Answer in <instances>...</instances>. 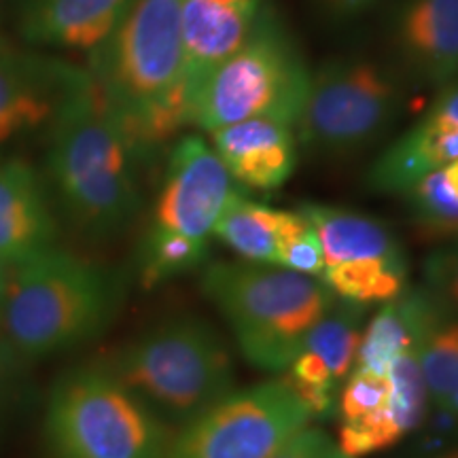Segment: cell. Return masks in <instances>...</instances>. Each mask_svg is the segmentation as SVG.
<instances>
[{"instance_id":"18","label":"cell","mask_w":458,"mask_h":458,"mask_svg":"<svg viewBox=\"0 0 458 458\" xmlns=\"http://www.w3.org/2000/svg\"><path fill=\"white\" fill-rule=\"evenodd\" d=\"M435 312L437 303L422 286H408L397 300L380 306L377 314L365 323L352 371L388 376L405 352L420 346Z\"/></svg>"},{"instance_id":"7","label":"cell","mask_w":458,"mask_h":458,"mask_svg":"<svg viewBox=\"0 0 458 458\" xmlns=\"http://www.w3.org/2000/svg\"><path fill=\"white\" fill-rule=\"evenodd\" d=\"M43 433L49 458H162L172 435L100 360L54 382Z\"/></svg>"},{"instance_id":"10","label":"cell","mask_w":458,"mask_h":458,"mask_svg":"<svg viewBox=\"0 0 458 458\" xmlns=\"http://www.w3.org/2000/svg\"><path fill=\"white\" fill-rule=\"evenodd\" d=\"M236 191L213 145L199 134L181 136L170 148L148 232L210 246L216 221Z\"/></svg>"},{"instance_id":"16","label":"cell","mask_w":458,"mask_h":458,"mask_svg":"<svg viewBox=\"0 0 458 458\" xmlns=\"http://www.w3.org/2000/svg\"><path fill=\"white\" fill-rule=\"evenodd\" d=\"M49 193L21 159L0 164V266L4 270L55 246Z\"/></svg>"},{"instance_id":"21","label":"cell","mask_w":458,"mask_h":458,"mask_svg":"<svg viewBox=\"0 0 458 458\" xmlns=\"http://www.w3.org/2000/svg\"><path fill=\"white\" fill-rule=\"evenodd\" d=\"M408 259H360L325 267L320 280L340 301L385 306L408 289Z\"/></svg>"},{"instance_id":"32","label":"cell","mask_w":458,"mask_h":458,"mask_svg":"<svg viewBox=\"0 0 458 458\" xmlns=\"http://www.w3.org/2000/svg\"><path fill=\"white\" fill-rule=\"evenodd\" d=\"M435 458H458V445H456V448L445 450L444 454H439V456H435Z\"/></svg>"},{"instance_id":"26","label":"cell","mask_w":458,"mask_h":458,"mask_svg":"<svg viewBox=\"0 0 458 458\" xmlns=\"http://www.w3.org/2000/svg\"><path fill=\"white\" fill-rule=\"evenodd\" d=\"M274 266L317 278L325 270L323 249H320L317 233L300 210H289L286 215Z\"/></svg>"},{"instance_id":"27","label":"cell","mask_w":458,"mask_h":458,"mask_svg":"<svg viewBox=\"0 0 458 458\" xmlns=\"http://www.w3.org/2000/svg\"><path fill=\"white\" fill-rule=\"evenodd\" d=\"M391 401V380L388 376H377L371 371H351L344 380L342 393L337 397V411L342 425L365 420L386 410Z\"/></svg>"},{"instance_id":"33","label":"cell","mask_w":458,"mask_h":458,"mask_svg":"<svg viewBox=\"0 0 458 458\" xmlns=\"http://www.w3.org/2000/svg\"><path fill=\"white\" fill-rule=\"evenodd\" d=\"M4 272H7V270H4V267L0 266V293H3V284H4Z\"/></svg>"},{"instance_id":"11","label":"cell","mask_w":458,"mask_h":458,"mask_svg":"<svg viewBox=\"0 0 458 458\" xmlns=\"http://www.w3.org/2000/svg\"><path fill=\"white\" fill-rule=\"evenodd\" d=\"M386 41L410 85L445 88L458 79V0H393Z\"/></svg>"},{"instance_id":"23","label":"cell","mask_w":458,"mask_h":458,"mask_svg":"<svg viewBox=\"0 0 458 458\" xmlns=\"http://www.w3.org/2000/svg\"><path fill=\"white\" fill-rule=\"evenodd\" d=\"M365 312L368 308L337 300L303 342V351L314 352L327 363L337 385H344L354 369L365 329Z\"/></svg>"},{"instance_id":"25","label":"cell","mask_w":458,"mask_h":458,"mask_svg":"<svg viewBox=\"0 0 458 458\" xmlns=\"http://www.w3.org/2000/svg\"><path fill=\"white\" fill-rule=\"evenodd\" d=\"M210 246L193 244L189 240L148 232L140 244L139 274L145 289H153L202 267L208 259Z\"/></svg>"},{"instance_id":"3","label":"cell","mask_w":458,"mask_h":458,"mask_svg":"<svg viewBox=\"0 0 458 458\" xmlns=\"http://www.w3.org/2000/svg\"><path fill=\"white\" fill-rule=\"evenodd\" d=\"M122 297L117 272L51 246L4 272L0 340L21 363L71 352L111 325Z\"/></svg>"},{"instance_id":"31","label":"cell","mask_w":458,"mask_h":458,"mask_svg":"<svg viewBox=\"0 0 458 458\" xmlns=\"http://www.w3.org/2000/svg\"><path fill=\"white\" fill-rule=\"evenodd\" d=\"M21 360L9 351V346L0 340V416L7 411L11 399L17 391V376H20Z\"/></svg>"},{"instance_id":"4","label":"cell","mask_w":458,"mask_h":458,"mask_svg":"<svg viewBox=\"0 0 458 458\" xmlns=\"http://www.w3.org/2000/svg\"><path fill=\"white\" fill-rule=\"evenodd\" d=\"M202 291L242 357L270 374L289 369L314 325L337 301L317 276L253 261L210 263L204 267Z\"/></svg>"},{"instance_id":"17","label":"cell","mask_w":458,"mask_h":458,"mask_svg":"<svg viewBox=\"0 0 458 458\" xmlns=\"http://www.w3.org/2000/svg\"><path fill=\"white\" fill-rule=\"evenodd\" d=\"M131 0H26L21 34L30 43L94 54Z\"/></svg>"},{"instance_id":"5","label":"cell","mask_w":458,"mask_h":458,"mask_svg":"<svg viewBox=\"0 0 458 458\" xmlns=\"http://www.w3.org/2000/svg\"><path fill=\"white\" fill-rule=\"evenodd\" d=\"M100 363L174 431L236 391L225 340L198 317L156 325Z\"/></svg>"},{"instance_id":"19","label":"cell","mask_w":458,"mask_h":458,"mask_svg":"<svg viewBox=\"0 0 458 458\" xmlns=\"http://www.w3.org/2000/svg\"><path fill=\"white\" fill-rule=\"evenodd\" d=\"M297 210L317 233L325 267L360 259H408L393 229L376 216L314 202L301 204Z\"/></svg>"},{"instance_id":"20","label":"cell","mask_w":458,"mask_h":458,"mask_svg":"<svg viewBox=\"0 0 458 458\" xmlns=\"http://www.w3.org/2000/svg\"><path fill=\"white\" fill-rule=\"evenodd\" d=\"M286 215L289 210L272 208L236 191L216 221L215 238L242 257V261L274 266Z\"/></svg>"},{"instance_id":"28","label":"cell","mask_w":458,"mask_h":458,"mask_svg":"<svg viewBox=\"0 0 458 458\" xmlns=\"http://www.w3.org/2000/svg\"><path fill=\"white\" fill-rule=\"evenodd\" d=\"M420 286L444 312L458 318V240L439 242L428 250Z\"/></svg>"},{"instance_id":"2","label":"cell","mask_w":458,"mask_h":458,"mask_svg":"<svg viewBox=\"0 0 458 458\" xmlns=\"http://www.w3.org/2000/svg\"><path fill=\"white\" fill-rule=\"evenodd\" d=\"M182 0H131L89 74L142 157L191 125Z\"/></svg>"},{"instance_id":"12","label":"cell","mask_w":458,"mask_h":458,"mask_svg":"<svg viewBox=\"0 0 458 458\" xmlns=\"http://www.w3.org/2000/svg\"><path fill=\"white\" fill-rule=\"evenodd\" d=\"M458 159V79L435 91L425 113L382 148L368 182L377 193L403 196L422 176Z\"/></svg>"},{"instance_id":"1","label":"cell","mask_w":458,"mask_h":458,"mask_svg":"<svg viewBox=\"0 0 458 458\" xmlns=\"http://www.w3.org/2000/svg\"><path fill=\"white\" fill-rule=\"evenodd\" d=\"M142 156L89 71L79 72L51 122L49 181L62 215L94 242L123 233L140 210Z\"/></svg>"},{"instance_id":"8","label":"cell","mask_w":458,"mask_h":458,"mask_svg":"<svg viewBox=\"0 0 458 458\" xmlns=\"http://www.w3.org/2000/svg\"><path fill=\"white\" fill-rule=\"evenodd\" d=\"M310 72L293 34L270 4L250 37L199 85L191 125L204 134L246 119L297 125Z\"/></svg>"},{"instance_id":"13","label":"cell","mask_w":458,"mask_h":458,"mask_svg":"<svg viewBox=\"0 0 458 458\" xmlns=\"http://www.w3.org/2000/svg\"><path fill=\"white\" fill-rule=\"evenodd\" d=\"M79 72L28 55L0 37V145L54 122Z\"/></svg>"},{"instance_id":"22","label":"cell","mask_w":458,"mask_h":458,"mask_svg":"<svg viewBox=\"0 0 458 458\" xmlns=\"http://www.w3.org/2000/svg\"><path fill=\"white\" fill-rule=\"evenodd\" d=\"M414 225L439 242L458 240V159L416 181L403 193Z\"/></svg>"},{"instance_id":"9","label":"cell","mask_w":458,"mask_h":458,"mask_svg":"<svg viewBox=\"0 0 458 458\" xmlns=\"http://www.w3.org/2000/svg\"><path fill=\"white\" fill-rule=\"evenodd\" d=\"M314 420L284 376L229 393L170 435L162 458H270Z\"/></svg>"},{"instance_id":"15","label":"cell","mask_w":458,"mask_h":458,"mask_svg":"<svg viewBox=\"0 0 458 458\" xmlns=\"http://www.w3.org/2000/svg\"><path fill=\"white\" fill-rule=\"evenodd\" d=\"M270 4V0H182L181 28L191 105L204 79L250 37Z\"/></svg>"},{"instance_id":"29","label":"cell","mask_w":458,"mask_h":458,"mask_svg":"<svg viewBox=\"0 0 458 458\" xmlns=\"http://www.w3.org/2000/svg\"><path fill=\"white\" fill-rule=\"evenodd\" d=\"M270 458H348L340 445L329 437L323 428L308 425L295 433Z\"/></svg>"},{"instance_id":"30","label":"cell","mask_w":458,"mask_h":458,"mask_svg":"<svg viewBox=\"0 0 458 458\" xmlns=\"http://www.w3.org/2000/svg\"><path fill=\"white\" fill-rule=\"evenodd\" d=\"M310 3L325 24L348 28L368 20L386 0H310Z\"/></svg>"},{"instance_id":"24","label":"cell","mask_w":458,"mask_h":458,"mask_svg":"<svg viewBox=\"0 0 458 458\" xmlns=\"http://www.w3.org/2000/svg\"><path fill=\"white\" fill-rule=\"evenodd\" d=\"M420 368L428 405L442 411L458 393V318L439 306L422 337Z\"/></svg>"},{"instance_id":"6","label":"cell","mask_w":458,"mask_h":458,"mask_svg":"<svg viewBox=\"0 0 458 458\" xmlns=\"http://www.w3.org/2000/svg\"><path fill=\"white\" fill-rule=\"evenodd\" d=\"M408 81L386 57L344 54L312 68L295 131L301 151L327 159L359 156L401 119Z\"/></svg>"},{"instance_id":"14","label":"cell","mask_w":458,"mask_h":458,"mask_svg":"<svg viewBox=\"0 0 458 458\" xmlns=\"http://www.w3.org/2000/svg\"><path fill=\"white\" fill-rule=\"evenodd\" d=\"M208 136L236 187L259 193L284 187L301 151L295 125L278 119H246Z\"/></svg>"}]
</instances>
